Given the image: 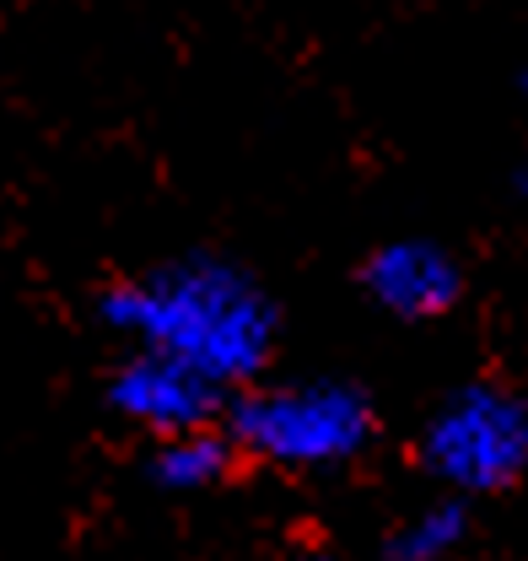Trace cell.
Segmentation results:
<instances>
[{
	"mask_svg": "<svg viewBox=\"0 0 528 561\" xmlns=\"http://www.w3.org/2000/svg\"><path fill=\"white\" fill-rule=\"evenodd\" d=\"M97 313L130 346L162 351L221 383L227 394L260 383L280 341V313L269 291L221 254H179L114 280L103 286Z\"/></svg>",
	"mask_w": 528,
	"mask_h": 561,
	"instance_id": "cell-1",
	"label": "cell"
},
{
	"mask_svg": "<svg viewBox=\"0 0 528 561\" xmlns=\"http://www.w3.org/2000/svg\"><path fill=\"white\" fill-rule=\"evenodd\" d=\"M221 426L243 459L275 470H340L367 454L378 416L372 400L345 378L308 383H249L227 400Z\"/></svg>",
	"mask_w": 528,
	"mask_h": 561,
	"instance_id": "cell-2",
	"label": "cell"
},
{
	"mask_svg": "<svg viewBox=\"0 0 528 561\" xmlns=\"http://www.w3.org/2000/svg\"><path fill=\"white\" fill-rule=\"evenodd\" d=\"M421 470L454 496H491L528 476V394L502 383L454 389L421 426Z\"/></svg>",
	"mask_w": 528,
	"mask_h": 561,
	"instance_id": "cell-3",
	"label": "cell"
},
{
	"mask_svg": "<svg viewBox=\"0 0 528 561\" xmlns=\"http://www.w3.org/2000/svg\"><path fill=\"white\" fill-rule=\"evenodd\" d=\"M103 400L119 421H130L151 437H173L190 426H210L227 416V389L210 383L205 373L162 356V351H140L135 346L103 383Z\"/></svg>",
	"mask_w": 528,
	"mask_h": 561,
	"instance_id": "cell-4",
	"label": "cell"
},
{
	"mask_svg": "<svg viewBox=\"0 0 528 561\" xmlns=\"http://www.w3.org/2000/svg\"><path fill=\"white\" fill-rule=\"evenodd\" d=\"M361 286L394 319H443L463 297V265L432 238H394L367 254Z\"/></svg>",
	"mask_w": 528,
	"mask_h": 561,
	"instance_id": "cell-5",
	"label": "cell"
},
{
	"mask_svg": "<svg viewBox=\"0 0 528 561\" xmlns=\"http://www.w3.org/2000/svg\"><path fill=\"white\" fill-rule=\"evenodd\" d=\"M238 443L227 426H190V432H173V437H157L151 459H146V476L173 496H190V491H210L221 486L238 465Z\"/></svg>",
	"mask_w": 528,
	"mask_h": 561,
	"instance_id": "cell-6",
	"label": "cell"
},
{
	"mask_svg": "<svg viewBox=\"0 0 528 561\" xmlns=\"http://www.w3.org/2000/svg\"><path fill=\"white\" fill-rule=\"evenodd\" d=\"M463 546H469V507L459 496H437L389 529L383 561H454Z\"/></svg>",
	"mask_w": 528,
	"mask_h": 561,
	"instance_id": "cell-7",
	"label": "cell"
},
{
	"mask_svg": "<svg viewBox=\"0 0 528 561\" xmlns=\"http://www.w3.org/2000/svg\"><path fill=\"white\" fill-rule=\"evenodd\" d=\"M513 190H518V195H524V201H528V157H524V162H518V168H513Z\"/></svg>",
	"mask_w": 528,
	"mask_h": 561,
	"instance_id": "cell-8",
	"label": "cell"
},
{
	"mask_svg": "<svg viewBox=\"0 0 528 561\" xmlns=\"http://www.w3.org/2000/svg\"><path fill=\"white\" fill-rule=\"evenodd\" d=\"M302 561H334V557H302Z\"/></svg>",
	"mask_w": 528,
	"mask_h": 561,
	"instance_id": "cell-9",
	"label": "cell"
},
{
	"mask_svg": "<svg viewBox=\"0 0 528 561\" xmlns=\"http://www.w3.org/2000/svg\"><path fill=\"white\" fill-rule=\"evenodd\" d=\"M524 92H528V66H524Z\"/></svg>",
	"mask_w": 528,
	"mask_h": 561,
	"instance_id": "cell-10",
	"label": "cell"
}]
</instances>
